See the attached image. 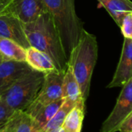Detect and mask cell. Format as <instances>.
<instances>
[{"label":"cell","mask_w":132,"mask_h":132,"mask_svg":"<svg viewBox=\"0 0 132 132\" xmlns=\"http://www.w3.org/2000/svg\"><path fill=\"white\" fill-rule=\"evenodd\" d=\"M0 132H8L4 125L2 126V127H0Z\"/></svg>","instance_id":"cell-23"},{"label":"cell","mask_w":132,"mask_h":132,"mask_svg":"<svg viewBox=\"0 0 132 132\" xmlns=\"http://www.w3.org/2000/svg\"><path fill=\"white\" fill-rule=\"evenodd\" d=\"M4 126L8 132H35L32 117L23 110H15Z\"/></svg>","instance_id":"cell-14"},{"label":"cell","mask_w":132,"mask_h":132,"mask_svg":"<svg viewBox=\"0 0 132 132\" xmlns=\"http://www.w3.org/2000/svg\"><path fill=\"white\" fill-rule=\"evenodd\" d=\"M120 132H132V112L122 121L117 128Z\"/></svg>","instance_id":"cell-20"},{"label":"cell","mask_w":132,"mask_h":132,"mask_svg":"<svg viewBox=\"0 0 132 132\" xmlns=\"http://www.w3.org/2000/svg\"><path fill=\"white\" fill-rule=\"evenodd\" d=\"M65 71H51L44 73L41 88L30 105L24 110L31 117L42 106L62 99V83Z\"/></svg>","instance_id":"cell-5"},{"label":"cell","mask_w":132,"mask_h":132,"mask_svg":"<svg viewBox=\"0 0 132 132\" xmlns=\"http://www.w3.org/2000/svg\"><path fill=\"white\" fill-rule=\"evenodd\" d=\"M12 0H0V15L8 12V8Z\"/></svg>","instance_id":"cell-21"},{"label":"cell","mask_w":132,"mask_h":132,"mask_svg":"<svg viewBox=\"0 0 132 132\" xmlns=\"http://www.w3.org/2000/svg\"><path fill=\"white\" fill-rule=\"evenodd\" d=\"M59 33L67 58L77 44L83 23L76 12L75 0H44Z\"/></svg>","instance_id":"cell-3"},{"label":"cell","mask_w":132,"mask_h":132,"mask_svg":"<svg viewBox=\"0 0 132 132\" xmlns=\"http://www.w3.org/2000/svg\"><path fill=\"white\" fill-rule=\"evenodd\" d=\"M120 27L124 38L132 39V13L127 14L123 17Z\"/></svg>","instance_id":"cell-18"},{"label":"cell","mask_w":132,"mask_h":132,"mask_svg":"<svg viewBox=\"0 0 132 132\" xmlns=\"http://www.w3.org/2000/svg\"><path fill=\"white\" fill-rule=\"evenodd\" d=\"M132 112V78L123 86L117 103L102 124L100 132H116L122 121Z\"/></svg>","instance_id":"cell-6"},{"label":"cell","mask_w":132,"mask_h":132,"mask_svg":"<svg viewBox=\"0 0 132 132\" xmlns=\"http://www.w3.org/2000/svg\"><path fill=\"white\" fill-rule=\"evenodd\" d=\"M49 132H65V130L61 126H60L59 127H57L56 129H54V130H51Z\"/></svg>","instance_id":"cell-22"},{"label":"cell","mask_w":132,"mask_h":132,"mask_svg":"<svg viewBox=\"0 0 132 132\" xmlns=\"http://www.w3.org/2000/svg\"><path fill=\"white\" fill-rule=\"evenodd\" d=\"M132 78V39L124 38L120 58L112 81L107 88L122 87Z\"/></svg>","instance_id":"cell-10"},{"label":"cell","mask_w":132,"mask_h":132,"mask_svg":"<svg viewBox=\"0 0 132 132\" xmlns=\"http://www.w3.org/2000/svg\"><path fill=\"white\" fill-rule=\"evenodd\" d=\"M97 57L96 38L83 29L77 44L69 55L68 65L71 66L85 101L89 95L91 79Z\"/></svg>","instance_id":"cell-2"},{"label":"cell","mask_w":132,"mask_h":132,"mask_svg":"<svg viewBox=\"0 0 132 132\" xmlns=\"http://www.w3.org/2000/svg\"><path fill=\"white\" fill-rule=\"evenodd\" d=\"M62 99L64 100H69L76 104L82 100L85 101L82 98L79 85L73 74L71 66L69 65H68L66 69L63 78Z\"/></svg>","instance_id":"cell-12"},{"label":"cell","mask_w":132,"mask_h":132,"mask_svg":"<svg viewBox=\"0 0 132 132\" xmlns=\"http://www.w3.org/2000/svg\"><path fill=\"white\" fill-rule=\"evenodd\" d=\"M26 50L10 39L0 37V55L3 60L26 61Z\"/></svg>","instance_id":"cell-16"},{"label":"cell","mask_w":132,"mask_h":132,"mask_svg":"<svg viewBox=\"0 0 132 132\" xmlns=\"http://www.w3.org/2000/svg\"><path fill=\"white\" fill-rule=\"evenodd\" d=\"M44 78V73L32 70L0 95V98L13 110L24 111L37 97Z\"/></svg>","instance_id":"cell-4"},{"label":"cell","mask_w":132,"mask_h":132,"mask_svg":"<svg viewBox=\"0 0 132 132\" xmlns=\"http://www.w3.org/2000/svg\"><path fill=\"white\" fill-rule=\"evenodd\" d=\"M85 101L77 103L66 115L61 127L65 132H81L85 116Z\"/></svg>","instance_id":"cell-15"},{"label":"cell","mask_w":132,"mask_h":132,"mask_svg":"<svg viewBox=\"0 0 132 132\" xmlns=\"http://www.w3.org/2000/svg\"><path fill=\"white\" fill-rule=\"evenodd\" d=\"M13 112L14 110L9 107L0 98V127L3 126L8 121Z\"/></svg>","instance_id":"cell-19"},{"label":"cell","mask_w":132,"mask_h":132,"mask_svg":"<svg viewBox=\"0 0 132 132\" xmlns=\"http://www.w3.org/2000/svg\"><path fill=\"white\" fill-rule=\"evenodd\" d=\"M3 59L2 56H1V55H0V63H1V62L3 61Z\"/></svg>","instance_id":"cell-24"},{"label":"cell","mask_w":132,"mask_h":132,"mask_svg":"<svg viewBox=\"0 0 132 132\" xmlns=\"http://www.w3.org/2000/svg\"><path fill=\"white\" fill-rule=\"evenodd\" d=\"M0 37L10 39L25 49L30 47L25 34L23 23L9 12L0 15Z\"/></svg>","instance_id":"cell-8"},{"label":"cell","mask_w":132,"mask_h":132,"mask_svg":"<svg viewBox=\"0 0 132 132\" xmlns=\"http://www.w3.org/2000/svg\"><path fill=\"white\" fill-rule=\"evenodd\" d=\"M26 62L30 66L33 70L43 73L57 70L52 60L45 53L30 47L27 50Z\"/></svg>","instance_id":"cell-11"},{"label":"cell","mask_w":132,"mask_h":132,"mask_svg":"<svg viewBox=\"0 0 132 132\" xmlns=\"http://www.w3.org/2000/svg\"><path fill=\"white\" fill-rule=\"evenodd\" d=\"M108 12L118 27H120L123 17L132 13V2L130 0H97Z\"/></svg>","instance_id":"cell-13"},{"label":"cell","mask_w":132,"mask_h":132,"mask_svg":"<svg viewBox=\"0 0 132 132\" xmlns=\"http://www.w3.org/2000/svg\"><path fill=\"white\" fill-rule=\"evenodd\" d=\"M75 105L76 103H73L69 100H64V102L62 103L58 110L55 113V114L52 117V118L49 120V122L44 127L43 132H49L61 126L66 115H67L68 113L73 108Z\"/></svg>","instance_id":"cell-17"},{"label":"cell","mask_w":132,"mask_h":132,"mask_svg":"<svg viewBox=\"0 0 132 132\" xmlns=\"http://www.w3.org/2000/svg\"><path fill=\"white\" fill-rule=\"evenodd\" d=\"M23 27L30 47L48 55L57 71H65L68 58L51 14L47 12L33 22L23 23Z\"/></svg>","instance_id":"cell-1"},{"label":"cell","mask_w":132,"mask_h":132,"mask_svg":"<svg viewBox=\"0 0 132 132\" xmlns=\"http://www.w3.org/2000/svg\"><path fill=\"white\" fill-rule=\"evenodd\" d=\"M8 12L13 13L23 23H28L48 12L44 0H12Z\"/></svg>","instance_id":"cell-7"},{"label":"cell","mask_w":132,"mask_h":132,"mask_svg":"<svg viewBox=\"0 0 132 132\" xmlns=\"http://www.w3.org/2000/svg\"><path fill=\"white\" fill-rule=\"evenodd\" d=\"M32 70L26 61L3 60L0 63V95Z\"/></svg>","instance_id":"cell-9"}]
</instances>
